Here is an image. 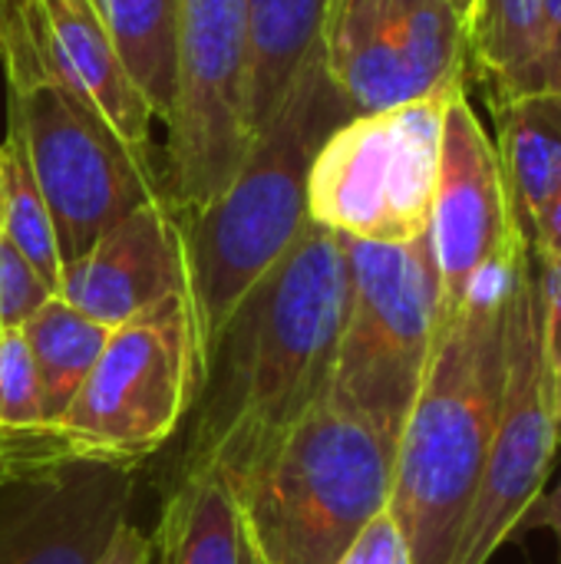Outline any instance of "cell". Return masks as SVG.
I'll list each match as a JSON object with an SVG mask.
<instances>
[{
    "label": "cell",
    "instance_id": "obj_1",
    "mask_svg": "<svg viewBox=\"0 0 561 564\" xmlns=\"http://www.w3.org/2000/svg\"><path fill=\"white\" fill-rule=\"evenodd\" d=\"M347 301L344 235L308 221L222 327L205 360L182 469H218L238 489L327 400Z\"/></svg>",
    "mask_w": 561,
    "mask_h": 564
},
{
    "label": "cell",
    "instance_id": "obj_2",
    "mask_svg": "<svg viewBox=\"0 0 561 564\" xmlns=\"http://www.w3.org/2000/svg\"><path fill=\"white\" fill-rule=\"evenodd\" d=\"M529 241L489 264L466 304L440 321L430 367L393 453L387 512L403 532L410 564H453L476 499L506 387L509 284Z\"/></svg>",
    "mask_w": 561,
    "mask_h": 564
},
{
    "label": "cell",
    "instance_id": "obj_3",
    "mask_svg": "<svg viewBox=\"0 0 561 564\" xmlns=\"http://www.w3.org/2000/svg\"><path fill=\"white\" fill-rule=\"evenodd\" d=\"M350 116L357 112L324 73L321 50H314L281 112L251 142L235 178L198 212L179 215L202 373L241 297L311 221L308 178L314 155Z\"/></svg>",
    "mask_w": 561,
    "mask_h": 564
},
{
    "label": "cell",
    "instance_id": "obj_4",
    "mask_svg": "<svg viewBox=\"0 0 561 564\" xmlns=\"http://www.w3.org/2000/svg\"><path fill=\"white\" fill-rule=\"evenodd\" d=\"M393 453L360 416L317 403L235 489L261 562H341L390 506Z\"/></svg>",
    "mask_w": 561,
    "mask_h": 564
},
{
    "label": "cell",
    "instance_id": "obj_5",
    "mask_svg": "<svg viewBox=\"0 0 561 564\" xmlns=\"http://www.w3.org/2000/svg\"><path fill=\"white\" fill-rule=\"evenodd\" d=\"M0 59L7 122L23 139L63 264L136 208L165 198L155 155L119 139L83 96L43 69L30 26L3 33Z\"/></svg>",
    "mask_w": 561,
    "mask_h": 564
},
{
    "label": "cell",
    "instance_id": "obj_6",
    "mask_svg": "<svg viewBox=\"0 0 561 564\" xmlns=\"http://www.w3.org/2000/svg\"><path fill=\"white\" fill-rule=\"evenodd\" d=\"M350 301L327 400L393 446L440 334V274L430 235L407 245L344 238Z\"/></svg>",
    "mask_w": 561,
    "mask_h": 564
},
{
    "label": "cell",
    "instance_id": "obj_7",
    "mask_svg": "<svg viewBox=\"0 0 561 564\" xmlns=\"http://www.w3.org/2000/svg\"><path fill=\"white\" fill-rule=\"evenodd\" d=\"M202 390V350L188 294H172L116 327L56 423L76 459L139 466L152 456Z\"/></svg>",
    "mask_w": 561,
    "mask_h": 564
},
{
    "label": "cell",
    "instance_id": "obj_8",
    "mask_svg": "<svg viewBox=\"0 0 561 564\" xmlns=\"http://www.w3.org/2000/svg\"><path fill=\"white\" fill-rule=\"evenodd\" d=\"M463 86L337 126L311 165V221L377 245L423 238L440 178L446 106Z\"/></svg>",
    "mask_w": 561,
    "mask_h": 564
},
{
    "label": "cell",
    "instance_id": "obj_9",
    "mask_svg": "<svg viewBox=\"0 0 561 564\" xmlns=\"http://www.w3.org/2000/svg\"><path fill=\"white\" fill-rule=\"evenodd\" d=\"M179 93L165 122L162 188L175 215L208 205L241 169L245 132L248 3L175 0Z\"/></svg>",
    "mask_w": 561,
    "mask_h": 564
},
{
    "label": "cell",
    "instance_id": "obj_10",
    "mask_svg": "<svg viewBox=\"0 0 561 564\" xmlns=\"http://www.w3.org/2000/svg\"><path fill=\"white\" fill-rule=\"evenodd\" d=\"M559 440L549 400V370L542 357L536 258L529 248L519 258L509 284L506 387L499 426L453 564H489L506 542H513L516 525L546 492Z\"/></svg>",
    "mask_w": 561,
    "mask_h": 564
},
{
    "label": "cell",
    "instance_id": "obj_11",
    "mask_svg": "<svg viewBox=\"0 0 561 564\" xmlns=\"http://www.w3.org/2000/svg\"><path fill=\"white\" fill-rule=\"evenodd\" d=\"M321 63L357 116L470 76V30L450 0H327Z\"/></svg>",
    "mask_w": 561,
    "mask_h": 564
},
{
    "label": "cell",
    "instance_id": "obj_12",
    "mask_svg": "<svg viewBox=\"0 0 561 564\" xmlns=\"http://www.w3.org/2000/svg\"><path fill=\"white\" fill-rule=\"evenodd\" d=\"M427 235L440 274V321L466 304L470 288L489 264L529 241L499 152L470 106L466 86L453 93L446 106L440 178Z\"/></svg>",
    "mask_w": 561,
    "mask_h": 564
},
{
    "label": "cell",
    "instance_id": "obj_13",
    "mask_svg": "<svg viewBox=\"0 0 561 564\" xmlns=\"http://www.w3.org/2000/svg\"><path fill=\"white\" fill-rule=\"evenodd\" d=\"M132 466L60 456L0 482V564H99L129 519Z\"/></svg>",
    "mask_w": 561,
    "mask_h": 564
},
{
    "label": "cell",
    "instance_id": "obj_14",
    "mask_svg": "<svg viewBox=\"0 0 561 564\" xmlns=\"http://www.w3.org/2000/svg\"><path fill=\"white\" fill-rule=\"evenodd\" d=\"M172 294H188L185 245L175 208L159 198L66 261L56 297L89 321L116 330Z\"/></svg>",
    "mask_w": 561,
    "mask_h": 564
},
{
    "label": "cell",
    "instance_id": "obj_15",
    "mask_svg": "<svg viewBox=\"0 0 561 564\" xmlns=\"http://www.w3.org/2000/svg\"><path fill=\"white\" fill-rule=\"evenodd\" d=\"M30 33L50 76L83 96L139 152H152V109L119 59L93 0H30Z\"/></svg>",
    "mask_w": 561,
    "mask_h": 564
},
{
    "label": "cell",
    "instance_id": "obj_16",
    "mask_svg": "<svg viewBox=\"0 0 561 564\" xmlns=\"http://www.w3.org/2000/svg\"><path fill=\"white\" fill-rule=\"evenodd\" d=\"M248 3V73L245 132L255 142L281 112L301 66L321 43L327 0H245Z\"/></svg>",
    "mask_w": 561,
    "mask_h": 564
},
{
    "label": "cell",
    "instance_id": "obj_17",
    "mask_svg": "<svg viewBox=\"0 0 561 564\" xmlns=\"http://www.w3.org/2000/svg\"><path fill=\"white\" fill-rule=\"evenodd\" d=\"M489 106L503 175L529 238L532 221L561 195V93H526Z\"/></svg>",
    "mask_w": 561,
    "mask_h": 564
},
{
    "label": "cell",
    "instance_id": "obj_18",
    "mask_svg": "<svg viewBox=\"0 0 561 564\" xmlns=\"http://www.w3.org/2000/svg\"><path fill=\"white\" fill-rule=\"evenodd\" d=\"M470 73L486 83L489 102L549 93L542 0H476L470 20Z\"/></svg>",
    "mask_w": 561,
    "mask_h": 564
},
{
    "label": "cell",
    "instance_id": "obj_19",
    "mask_svg": "<svg viewBox=\"0 0 561 564\" xmlns=\"http://www.w3.org/2000/svg\"><path fill=\"white\" fill-rule=\"evenodd\" d=\"M245 516L218 469H182L159 519V564H238Z\"/></svg>",
    "mask_w": 561,
    "mask_h": 564
},
{
    "label": "cell",
    "instance_id": "obj_20",
    "mask_svg": "<svg viewBox=\"0 0 561 564\" xmlns=\"http://www.w3.org/2000/svg\"><path fill=\"white\" fill-rule=\"evenodd\" d=\"M152 116L169 122L179 93L175 0H93Z\"/></svg>",
    "mask_w": 561,
    "mask_h": 564
},
{
    "label": "cell",
    "instance_id": "obj_21",
    "mask_svg": "<svg viewBox=\"0 0 561 564\" xmlns=\"http://www.w3.org/2000/svg\"><path fill=\"white\" fill-rule=\"evenodd\" d=\"M20 330H23L33 364H36L46 426L56 430V423L69 410L73 397L79 393L83 380L96 367L112 330L89 321L66 301H60L56 294Z\"/></svg>",
    "mask_w": 561,
    "mask_h": 564
},
{
    "label": "cell",
    "instance_id": "obj_22",
    "mask_svg": "<svg viewBox=\"0 0 561 564\" xmlns=\"http://www.w3.org/2000/svg\"><path fill=\"white\" fill-rule=\"evenodd\" d=\"M0 238L10 241L56 294L63 258H60L53 218L33 178L23 139L10 122H7V139L0 142Z\"/></svg>",
    "mask_w": 561,
    "mask_h": 564
},
{
    "label": "cell",
    "instance_id": "obj_23",
    "mask_svg": "<svg viewBox=\"0 0 561 564\" xmlns=\"http://www.w3.org/2000/svg\"><path fill=\"white\" fill-rule=\"evenodd\" d=\"M53 433L43 416L40 377L20 327H0V436Z\"/></svg>",
    "mask_w": 561,
    "mask_h": 564
},
{
    "label": "cell",
    "instance_id": "obj_24",
    "mask_svg": "<svg viewBox=\"0 0 561 564\" xmlns=\"http://www.w3.org/2000/svg\"><path fill=\"white\" fill-rule=\"evenodd\" d=\"M50 297L53 288L10 241L0 238V327H23Z\"/></svg>",
    "mask_w": 561,
    "mask_h": 564
},
{
    "label": "cell",
    "instance_id": "obj_25",
    "mask_svg": "<svg viewBox=\"0 0 561 564\" xmlns=\"http://www.w3.org/2000/svg\"><path fill=\"white\" fill-rule=\"evenodd\" d=\"M337 564H410V552L403 542L400 525L393 522V516L384 509L357 539L354 545L341 555Z\"/></svg>",
    "mask_w": 561,
    "mask_h": 564
},
{
    "label": "cell",
    "instance_id": "obj_26",
    "mask_svg": "<svg viewBox=\"0 0 561 564\" xmlns=\"http://www.w3.org/2000/svg\"><path fill=\"white\" fill-rule=\"evenodd\" d=\"M536 284H539L542 357H546V370L555 373L561 370V264L536 258Z\"/></svg>",
    "mask_w": 561,
    "mask_h": 564
},
{
    "label": "cell",
    "instance_id": "obj_27",
    "mask_svg": "<svg viewBox=\"0 0 561 564\" xmlns=\"http://www.w3.org/2000/svg\"><path fill=\"white\" fill-rule=\"evenodd\" d=\"M60 456H73L56 433H40V436H0V482L20 469L60 459Z\"/></svg>",
    "mask_w": 561,
    "mask_h": 564
},
{
    "label": "cell",
    "instance_id": "obj_28",
    "mask_svg": "<svg viewBox=\"0 0 561 564\" xmlns=\"http://www.w3.org/2000/svg\"><path fill=\"white\" fill-rule=\"evenodd\" d=\"M99 564H155V549L136 522H122Z\"/></svg>",
    "mask_w": 561,
    "mask_h": 564
},
{
    "label": "cell",
    "instance_id": "obj_29",
    "mask_svg": "<svg viewBox=\"0 0 561 564\" xmlns=\"http://www.w3.org/2000/svg\"><path fill=\"white\" fill-rule=\"evenodd\" d=\"M529 248L539 261L561 264V195L546 205V212L529 228Z\"/></svg>",
    "mask_w": 561,
    "mask_h": 564
},
{
    "label": "cell",
    "instance_id": "obj_30",
    "mask_svg": "<svg viewBox=\"0 0 561 564\" xmlns=\"http://www.w3.org/2000/svg\"><path fill=\"white\" fill-rule=\"evenodd\" d=\"M536 529H549L559 542V564H561V479L552 486V492H542L529 512L522 516V522L516 525L513 539H522L526 532H536Z\"/></svg>",
    "mask_w": 561,
    "mask_h": 564
},
{
    "label": "cell",
    "instance_id": "obj_31",
    "mask_svg": "<svg viewBox=\"0 0 561 564\" xmlns=\"http://www.w3.org/2000/svg\"><path fill=\"white\" fill-rule=\"evenodd\" d=\"M546 7V86L561 93V0H542Z\"/></svg>",
    "mask_w": 561,
    "mask_h": 564
},
{
    "label": "cell",
    "instance_id": "obj_32",
    "mask_svg": "<svg viewBox=\"0 0 561 564\" xmlns=\"http://www.w3.org/2000/svg\"><path fill=\"white\" fill-rule=\"evenodd\" d=\"M26 3L30 0H0V33L26 20Z\"/></svg>",
    "mask_w": 561,
    "mask_h": 564
},
{
    "label": "cell",
    "instance_id": "obj_33",
    "mask_svg": "<svg viewBox=\"0 0 561 564\" xmlns=\"http://www.w3.org/2000/svg\"><path fill=\"white\" fill-rule=\"evenodd\" d=\"M549 400H552V416H555V426H559L561 436V370L549 373Z\"/></svg>",
    "mask_w": 561,
    "mask_h": 564
},
{
    "label": "cell",
    "instance_id": "obj_34",
    "mask_svg": "<svg viewBox=\"0 0 561 564\" xmlns=\"http://www.w3.org/2000/svg\"><path fill=\"white\" fill-rule=\"evenodd\" d=\"M238 564H265L261 562V555H258V549L251 545L248 532H245V542H241V558H238Z\"/></svg>",
    "mask_w": 561,
    "mask_h": 564
},
{
    "label": "cell",
    "instance_id": "obj_35",
    "mask_svg": "<svg viewBox=\"0 0 561 564\" xmlns=\"http://www.w3.org/2000/svg\"><path fill=\"white\" fill-rule=\"evenodd\" d=\"M453 7H456V13L463 17V23H466V30H470V20H473V7H476V0H450Z\"/></svg>",
    "mask_w": 561,
    "mask_h": 564
}]
</instances>
